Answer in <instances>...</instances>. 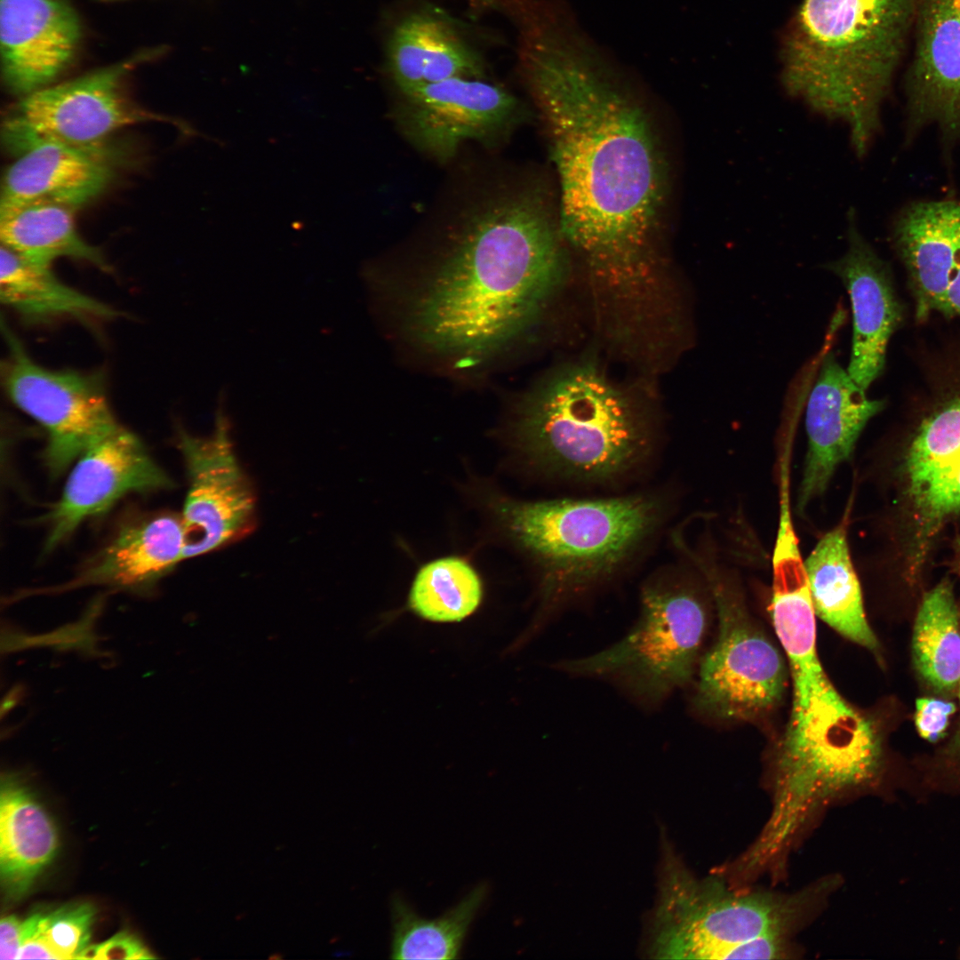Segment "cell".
I'll list each match as a JSON object with an SVG mask.
<instances>
[{"instance_id":"16","label":"cell","mask_w":960,"mask_h":960,"mask_svg":"<svg viewBox=\"0 0 960 960\" xmlns=\"http://www.w3.org/2000/svg\"><path fill=\"white\" fill-rule=\"evenodd\" d=\"M904 476L914 526L913 576L940 529L960 513V395L921 424L905 458Z\"/></svg>"},{"instance_id":"12","label":"cell","mask_w":960,"mask_h":960,"mask_svg":"<svg viewBox=\"0 0 960 960\" xmlns=\"http://www.w3.org/2000/svg\"><path fill=\"white\" fill-rule=\"evenodd\" d=\"M3 135L16 159L4 176L0 211L36 202L78 209L101 194L114 178L107 146L69 145L39 135L14 117L6 122Z\"/></svg>"},{"instance_id":"38","label":"cell","mask_w":960,"mask_h":960,"mask_svg":"<svg viewBox=\"0 0 960 960\" xmlns=\"http://www.w3.org/2000/svg\"><path fill=\"white\" fill-rule=\"evenodd\" d=\"M958 689H959V694H960V684H959ZM951 747H952L953 752L955 754H959L960 755V726H959V729H958V731H957V732L956 734V737H955V739L953 740V744H952Z\"/></svg>"},{"instance_id":"25","label":"cell","mask_w":960,"mask_h":960,"mask_svg":"<svg viewBox=\"0 0 960 960\" xmlns=\"http://www.w3.org/2000/svg\"><path fill=\"white\" fill-rule=\"evenodd\" d=\"M58 849L52 819L32 794L8 776L0 789V876L6 894L20 898Z\"/></svg>"},{"instance_id":"18","label":"cell","mask_w":960,"mask_h":960,"mask_svg":"<svg viewBox=\"0 0 960 960\" xmlns=\"http://www.w3.org/2000/svg\"><path fill=\"white\" fill-rule=\"evenodd\" d=\"M853 209L847 212V250L824 265L847 291L852 338L847 372L864 390L882 374L891 337L902 320L888 265L858 228Z\"/></svg>"},{"instance_id":"23","label":"cell","mask_w":960,"mask_h":960,"mask_svg":"<svg viewBox=\"0 0 960 960\" xmlns=\"http://www.w3.org/2000/svg\"><path fill=\"white\" fill-rule=\"evenodd\" d=\"M388 62L399 92L483 75L479 58L454 28L423 12L406 16L395 27L388 44Z\"/></svg>"},{"instance_id":"2","label":"cell","mask_w":960,"mask_h":960,"mask_svg":"<svg viewBox=\"0 0 960 960\" xmlns=\"http://www.w3.org/2000/svg\"><path fill=\"white\" fill-rule=\"evenodd\" d=\"M410 311L435 351L476 358L506 346L540 316L568 267L544 193L503 190L468 210Z\"/></svg>"},{"instance_id":"3","label":"cell","mask_w":960,"mask_h":960,"mask_svg":"<svg viewBox=\"0 0 960 960\" xmlns=\"http://www.w3.org/2000/svg\"><path fill=\"white\" fill-rule=\"evenodd\" d=\"M914 12L915 0H804L786 37L787 91L847 125L859 156L880 129Z\"/></svg>"},{"instance_id":"17","label":"cell","mask_w":960,"mask_h":960,"mask_svg":"<svg viewBox=\"0 0 960 960\" xmlns=\"http://www.w3.org/2000/svg\"><path fill=\"white\" fill-rule=\"evenodd\" d=\"M916 47L906 95L908 128L960 138V0H915Z\"/></svg>"},{"instance_id":"34","label":"cell","mask_w":960,"mask_h":960,"mask_svg":"<svg viewBox=\"0 0 960 960\" xmlns=\"http://www.w3.org/2000/svg\"><path fill=\"white\" fill-rule=\"evenodd\" d=\"M42 916V912H36L23 920L22 941L18 959H60L43 932Z\"/></svg>"},{"instance_id":"14","label":"cell","mask_w":960,"mask_h":960,"mask_svg":"<svg viewBox=\"0 0 960 960\" xmlns=\"http://www.w3.org/2000/svg\"><path fill=\"white\" fill-rule=\"evenodd\" d=\"M75 462L60 498L44 517L47 552L126 494L172 484L139 437L123 427L90 446Z\"/></svg>"},{"instance_id":"35","label":"cell","mask_w":960,"mask_h":960,"mask_svg":"<svg viewBox=\"0 0 960 960\" xmlns=\"http://www.w3.org/2000/svg\"><path fill=\"white\" fill-rule=\"evenodd\" d=\"M23 934V920L14 915L0 922V959H18Z\"/></svg>"},{"instance_id":"11","label":"cell","mask_w":960,"mask_h":960,"mask_svg":"<svg viewBox=\"0 0 960 960\" xmlns=\"http://www.w3.org/2000/svg\"><path fill=\"white\" fill-rule=\"evenodd\" d=\"M398 125L419 149L439 162L468 140L487 142L511 128L517 100L481 78L453 77L399 92Z\"/></svg>"},{"instance_id":"15","label":"cell","mask_w":960,"mask_h":960,"mask_svg":"<svg viewBox=\"0 0 960 960\" xmlns=\"http://www.w3.org/2000/svg\"><path fill=\"white\" fill-rule=\"evenodd\" d=\"M884 406V401L867 396L833 353L826 356L806 404L807 451L798 512L823 496L836 471L852 455L868 422Z\"/></svg>"},{"instance_id":"33","label":"cell","mask_w":960,"mask_h":960,"mask_svg":"<svg viewBox=\"0 0 960 960\" xmlns=\"http://www.w3.org/2000/svg\"><path fill=\"white\" fill-rule=\"evenodd\" d=\"M149 950L134 935L121 932L108 940L89 945L79 959H154Z\"/></svg>"},{"instance_id":"5","label":"cell","mask_w":960,"mask_h":960,"mask_svg":"<svg viewBox=\"0 0 960 960\" xmlns=\"http://www.w3.org/2000/svg\"><path fill=\"white\" fill-rule=\"evenodd\" d=\"M518 434L540 466L588 481H606L649 453L648 428L628 398L590 363L558 371L523 404Z\"/></svg>"},{"instance_id":"31","label":"cell","mask_w":960,"mask_h":960,"mask_svg":"<svg viewBox=\"0 0 960 960\" xmlns=\"http://www.w3.org/2000/svg\"><path fill=\"white\" fill-rule=\"evenodd\" d=\"M95 908L89 903L68 904L43 913L41 925L60 959H79L90 945Z\"/></svg>"},{"instance_id":"32","label":"cell","mask_w":960,"mask_h":960,"mask_svg":"<svg viewBox=\"0 0 960 960\" xmlns=\"http://www.w3.org/2000/svg\"><path fill=\"white\" fill-rule=\"evenodd\" d=\"M953 702L933 698H920L916 702L915 723L920 736L936 742L943 737L949 716L955 712Z\"/></svg>"},{"instance_id":"24","label":"cell","mask_w":960,"mask_h":960,"mask_svg":"<svg viewBox=\"0 0 960 960\" xmlns=\"http://www.w3.org/2000/svg\"><path fill=\"white\" fill-rule=\"evenodd\" d=\"M847 522L845 513L804 560L810 594L817 617L845 638L876 652L878 642L866 618Z\"/></svg>"},{"instance_id":"10","label":"cell","mask_w":960,"mask_h":960,"mask_svg":"<svg viewBox=\"0 0 960 960\" xmlns=\"http://www.w3.org/2000/svg\"><path fill=\"white\" fill-rule=\"evenodd\" d=\"M179 436L188 479L180 515L188 559L249 535L256 525V496L236 458L221 401L210 436L186 431Z\"/></svg>"},{"instance_id":"13","label":"cell","mask_w":960,"mask_h":960,"mask_svg":"<svg viewBox=\"0 0 960 960\" xmlns=\"http://www.w3.org/2000/svg\"><path fill=\"white\" fill-rule=\"evenodd\" d=\"M126 65L46 86L22 99L13 116L39 135L82 148L106 146L126 126L172 119L141 108L123 88Z\"/></svg>"},{"instance_id":"22","label":"cell","mask_w":960,"mask_h":960,"mask_svg":"<svg viewBox=\"0 0 960 960\" xmlns=\"http://www.w3.org/2000/svg\"><path fill=\"white\" fill-rule=\"evenodd\" d=\"M184 546L180 516L164 514L141 521L121 530L61 589L150 583L184 560Z\"/></svg>"},{"instance_id":"27","label":"cell","mask_w":960,"mask_h":960,"mask_svg":"<svg viewBox=\"0 0 960 960\" xmlns=\"http://www.w3.org/2000/svg\"><path fill=\"white\" fill-rule=\"evenodd\" d=\"M76 210L57 202H36L0 211L2 245L43 267L70 258L109 272L100 250L79 235L74 220Z\"/></svg>"},{"instance_id":"26","label":"cell","mask_w":960,"mask_h":960,"mask_svg":"<svg viewBox=\"0 0 960 960\" xmlns=\"http://www.w3.org/2000/svg\"><path fill=\"white\" fill-rule=\"evenodd\" d=\"M0 299L28 324L60 318L108 320L118 312L61 282L51 267L31 263L1 245Z\"/></svg>"},{"instance_id":"19","label":"cell","mask_w":960,"mask_h":960,"mask_svg":"<svg viewBox=\"0 0 960 960\" xmlns=\"http://www.w3.org/2000/svg\"><path fill=\"white\" fill-rule=\"evenodd\" d=\"M2 68L24 96L46 87L71 62L80 25L63 0H0Z\"/></svg>"},{"instance_id":"7","label":"cell","mask_w":960,"mask_h":960,"mask_svg":"<svg viewBox=\"0 0 960 960\" xmlns=\"http://www.w3.org/2000/svg\"><path fill=\"white\" fill-rule=\"evenodd\" d=\"M801 898L736 892L718 878H694L668 857L651 931V953L669 959L782 958Z\"/></svg>"},{"instance_id":"30","label":"cell","mask_w":960,"mask_h":960,"mask_svg":"<svg viewBox=\"0 0 960 960\" xmlns=\"http://www.w3.org/2000/svg\"><path fill=\"white\" fill-rule=\"evenodd\" d=\"M482 598L481 581L460 558L449 556L424 565L416 575L410 605L420 617L436 622L460 621L469 616Z\"/></svg>"},{"instance_id":"29","label":"cell","mask_w":960,"mask_h":960,"mask_svg":"<svg viewBox=\"0 0 960 960\" xmlns=\"http://www.w3.org/2000/svg\"><path fill=\"white\" fill-rule=\"evenodd\" d=\"M487 890L485 884H478L458 904L434 919L420 916L401 896H393L391 958H457Z\"/></svg>"},{"instance_id":"36","label":"cell","mask_w":960,"mask_h":960,"mask_svg":"<svg viewBox=\"0 0 960 960\" xmlns=\"http://www.w3.org/2000/svg\"><path fill=\"white\" fill-rule=\"evenodd\" d=\"M960 316V248L946 297V316Z\"/></svg>"},{"instance_id":"21","label":"cell","mask_w":960,"mask_h":960,"mask_svg":"<svg viewBox=\"0 0 960 960\" xmlns=\"http://www.w3.org/2000/svg\"><path fill=\"white\" fill-rule=\"evenodd\" d=\"M919 320L946 316V297L960 245V203L920 201L903 209L892 229Z\"/></svg>"},{"instance_id":"8","label":"cell","mask_w":960,"mask_h":960,"mask_svg":"<svg viewBox=\"0 0 960 960\" xmlns=\"http://www.w3.org/2000/svg\"><path fill=\"white\" fill-rule=\"evenodd\" d=\"M691 556L707 578L717 616L716 636L701 657L691 707L711 721L768 718L784 697L785 658L748 610L738 572L710 556Z\"/></svg>"},{"instance_id":"28","label":"cell","mask_w":960,"mask_h":960,"mask_svg":"<svg viewBox=\"0 0 960 960\" xmlns=\"http://www.w3.org/2000/svg\"><path fill=\"white\" fill-rule=\"evenodd\" d=\"M918 674L934 691L948 693L960 684V608L952 582L942 580L919 606L912 636Z\"/></svg>"},{"instance_id":"4","label":"cell","mask_w":960,"mask_h":960,"mask_svg":"<svg viewBox=\"0 0 960 960\" xmlns=\"http://www.w3.org/2000/svg\"><path fill=\"white\" fill-rule=\"evenodd\" d=\"M513 539L544 567V618L613 576L656 528L654 496L493 503Z\"/></svg>"},{"instance_id":"20","label":"cell","mask_w":960,"mask_h":960,"mask_svg":"<svg viewBox=\"0 0 960 960\" xmlns=\"http://www.w3.org/2000/svg\"><path fill=\"white\" fill-rule=\"evenodd\" d=\"M770 614L793 685L786 729L797 734H820L852 724L860 710L835 688L818 656L812 602L803 597L780 600L771 604Z\"/></svg>"},{"instance_id":"9","label":"cell","mask_w":960,"mask_h":960,"mask_svg":"<svg viewBox=\"0 0 960 960\" xmlns=\"http://www.w3.org/2000/svg\"><path fill=\"white\" fill-rule=\"evenodd\" d=\"M6 337L5 391L46 432L45 463L52 476H59L90 446L122 428L111 411L104 377L42 366L12 333L6 332Z\"/></svg>"},{"instance_id":"1","label":"cell","mask_w":960,"mask_h":960,"mask_svg":"<svg viewBox=\"0 0 960 960\" xmlns=\"http://www.w3.org/2000/svg\"><path fill=\"white\" fill-rule=\"evenodd\" d=\"M520 68L548 132L567 247L612 291L634 292L657 266L667 188L647 112L573 21L525 38Z\"/></svg>"},{"instance_id":"37","label":"cell","mask_w":960,"mask_h":960,"mask_svg":"<svg viewBox=\"0 0 960 960\" xmlns=\"http://www.w3.org/2000/svg\"><path fill=\"white\" fill-rule=\"evenodd\" d=\"M955 564L956 569L960 575V538L956 540L955 542Z\"/></svg>"},{"instance_id":"6","label":"cell","mask_w":960,"mask_h":960,"mask_svg":"<svg viewBox=\"0 0 960 960\" xmlns=\"http://www.w3.org/2000/svg\"><path fill=\"white\" fill-rule=\"evenodd\" d=\"M697 567V577L648 580L640 591L637 618L624 636L590 654L563 659L555 668L570 677L604 683L642 710L661 708L694 681L715 611L707 578Z\"/></svg>"}]
</instances>
